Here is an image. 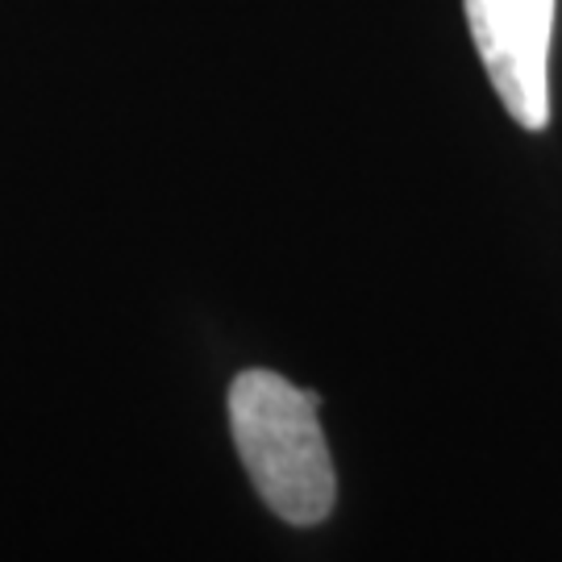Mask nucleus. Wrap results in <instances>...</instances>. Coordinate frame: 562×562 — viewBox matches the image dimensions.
<instances>
[{
    "label": "nucleus",
    "mask_w": 562,
    "mask_h": 562,
    "mask_svg": "<svg viewBox=\"0 0 562 562\" xmlns=\"http://www.w3.org/2000/svg\"><path fill=\"white\" fill-rule=\"evenodd\" d=\"M322 401L276 371L229 383V434L262 504L288 525H322L338 501V475L317 417Z\"/></svg>",
    "instance_id": "nucleus-1"
},
{
    "label": "nucleus",
    "mask_w": 562,
    "mask_h": 562,
    "mask_svg": "<svg viewBox=\"0 0 562 562\" xmlns=\"http://www.w3.org/2000/svg\"><path fill=\"white\" fill-rule=\"evenodd\" d=\"M559 0H462L467 30L508 117L521 130L550 125V42Z\"/></svg>",
    "instance_id": "nucleus-2"
}]
</instances>
